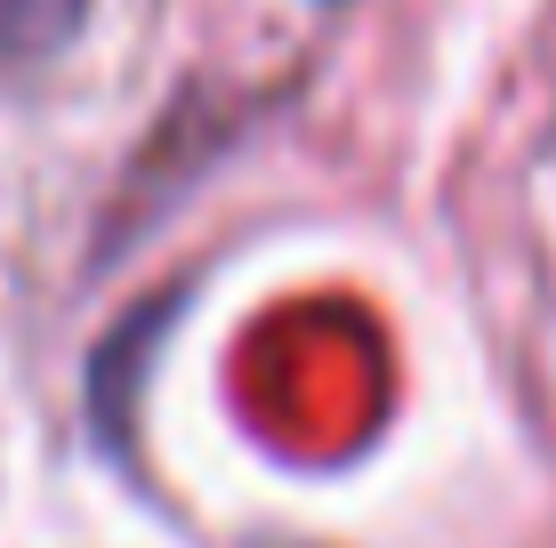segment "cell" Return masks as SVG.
Segmentation results:
<instances>
[{
	"mask_svg": "<svg viewBox=\"0 0 556 548\" xmlns=\"http://www.w3.org/2000/svg\"><path fill=\"white\" fill-rule=\"evenodd\" d=\"M89 0H0V56L25 65V56H56L81 33Z\"/></svg>",
	"mask_w": 556,
	"mask_h": 548,
	"instance_id": "6da1fadb",
	"label": "cell"
}]
</instances>
